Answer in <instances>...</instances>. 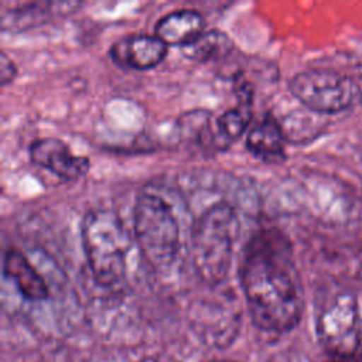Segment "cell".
Listing matches in <instances>:
<instances>
[{"instance_id": "3", "label": "cell", "mask_w": 362, "mask_h": 362, "mask_svg": "<svg viewBox=\"0 0 362 362\" xmlns=\"http://www.w3.org/2000/svg\"><path fill=\"white\" fill-rule=\"evenodd\" d=\"M81 243L90 274L99 286L113 288L124 280L130 236L113 209L90 208L85 212Z\"/></svg>"}, {"instance_id": "15", "label": "cell", "mask_w": 362, "mask_h": 362, "mask_svg": "<svg viewBox=\"0 0 362 362\" xmlns=\"http://www.w3.org/2000/svg\"><path fill=\"white\" fill-rule=\"evenodd\" d=\"M55 3H24L20 4L16 8H11L8 11L1 13V25L3 30L14 28L18 25V28H27L33 27L35 23L44 21L48 14H51L54 10H49V7H54Z\"/></svg>"}, {"instance_id": "13", "label": "cell", "mask_w": 362, "mask_h": 362, "mask_svg": "<svg viewBox=\"0 0 362 362\" xmlns=\"http://www.w3.org/2000/svg\"><path fill=\"white\" fill-rule=\"evenodd\" d=\"M187 58L198 62L218 61L233 49L232 38L221 30H208L191 45L182 48Z\"/></svg>"}, {"instance_id": "2", "label": "cell", "mask_w": 362, "mask_h": 362, "mask_svg": "<svg viewBox=\"0 0 362 362\" xmlns=\"http://www.w3.org/2000/svg\"><path fill=\"white\" fill-rule=\"evenodd\" d=\"M238 233L239 219L228 202L212 204L195 221L189 255L197 276L206 286L216 287L228 277Z\"/></svg>"}, {"instance_id": "18", "label": "cell", "mask_w": 362, "mask_h": 362, "mask_svg": "<svg viewBox=\"0 0 362 362\" xmlns=\"http://www.w3.org/2000/svg\"><path fill=\"white\" fill-rule=\"evenodd\" d=\"M139 362H178V361L165 355H153V356H146Z\"/></svg>"}, {"instance_id": "10", "label": "cell", "mask_w": 362, "mask_h": 362, "mask_svg": "<svg viewBox=\"0 0 362 362\" xmlns=\"http://www.w3.org/2000/svg\"><path fill=\"white\" fill-rule=\"evenodd\" d=\"M281 124L272 113H266L246 134V148L257 160L277 164L286 158V143Z\"/></svg>"}, {"instance_id": "4", "label": "cell", "mask_w": 362, "mask_h": 362, "mask_svg": "<svg viewBox=\"0 0 362 362\" xmlns=\"http://www.w3.org/2000/svg\"><path fill=\"white\" fill-rule=\"evenodd\" d=\"M133 230L144 260L156 270H165L181 249V223L173 204L158 191L141 189L133 209Z\"/></svg>"}, {"instance_id": "11", "label": "cell", "mask_w": 362, "mask_h": 362, "mask_svg": "<svg viewBox=\"0 0 362 362\" xmlns=\"http://www.w3.org/2000/svg\"><path fill=\"white\" fill-rule=\"evenodd\" d=\"M205 33V20L201 13L189 8L174 10L163 16L156 27L154 35L167 47L185 48Z\"/></svg>"}, {"instance_id": "16", "label": "cell", "mask_w": 362, "mask_h": 362, "mask_svg": "<svg viewBox=\"0 0 362 362\" xmlns=\"http://www.w3.org/2000/svg\"><path fill=\"white\" fill-rule=\"evenodd\" d=\"M17 75V66L14 61L4 52L1 51L0 54V83L1 86L10 83Z\"/></svg>"}, {"instance_id": "7", "label": "cell", "mask_w": 362, "mask_h": 362, "mask_svg": "<svg viewBox=\"0 0 362 362\" xmlns=\"http://www.w3.org/2000/svg\"><path fill=\"white\" fill-rule=\"evenodd\" d=\"M242 313L233 294H215L191 305L189 322L197 337L209 346L225 348L238 335Z\"/></svg>"}, {"instance_id": "5", "label": "cell", "mask_w": 362, "mask_h": 362, "mask_svg": "<svg viewBox=\"0 0 362 362\" xmlns=\"http://www.w3.org/2000/svg\"><path fill=\"white\" fill-rule=\"evenodd\" d=\"M315 329L320 342L331 355L358 351L362 321L356 296L348 288H334L322 294L315 310Z\"/></svg>"}, {"instance_id": "14", "label": "cell", "mask_w": 362, "mask_h": 362, "mask_svg": "<svg viewBox=\"0 0 362 362\" xmlns=\"http://www.w3.org/2000/svg\"><path fill=\"white\" fill-rule=\"evenodd\" d=\"M252 120V106L239 105L221 113L215 119V146L228 148L247 129Z\"/></svg>"}, {"instance_id": "9", "label": "cell", "mask_w": 362, "mask_h": 362, "mask_svg": "<svg viewBox=\"0 0 362 362\" xmlns=\"http://www.w3.org/2000/svg\"><path fill=\"white\" fill-rule=\"evenodd\" d=\"M167 49L168 47L154 34H130L110 45L109 57L123 69L146 71L157 66Z\"/></svg>"}, {"instance_id": "6", "label": "cell", "mask_w": 362, "mask_h": 362, "mask_svg": "<svg viewBox=\"0 0 362 362\" xmlns=\"http://www.w3.org/2000/svg\"><path fill=\"white\" fill-rule=\"evenodd\" d=\"M291 95L317 113H339L362 102L361 86L342 74L331 69H305L288 81Z\"/></svg>"}, {"instance_id": "1", "label": "cell", "mask_w": 362, "mask_h": 362, "mask_svg": "<svg viewBox=\"0 0 362 362\" xmlns=\"http://www.w3.org/2000/svg\"><path fill=\"white\" fill-rule=\"evenodd\" d=\"M240 287L253 324L267 332H287L301 320L304 288L290 239L277 228L259 229L247 240Z\"/></svg>"}, {"instance_id": "17", "label": "cell", "mask_w": 362, "mask_h": 362, "mask_svg": "<svg viewBox=\"0 0 362 362\" xmlns=\"http://www.w3.org/2000/svg\"><path fill=\"white\" fill-rule=\"evenodd\" d=\"M325 362H362V351H355L351 354H337L331 355Z\"/></svg>"}, {"instance_id": "12", "label": "cell", "mask_w": 362, "mask_h": 362, "mask_svg": "<svg viewBox=\"0 0 362 362\" xmlns=\"http://www.w3.org/2000/svg\"><path fill=\"white\" fill-rule=\"evenodd\" d=\"M3 274L10 279L27 300H45L49 294L47 281L23 252L10 247L3 256Z\"/></svg>"}, {"instance_id": "8", "label": "cell", "mask_w": 362, "mask_h": 362, "mask_svg": "<svg viewBox=\"0 0 362 362\" xmlns=\"http://www.w3.org/2000/svg\"><path fill=\"white\" fill-rule=\"evenodd\" d=\"M28 156L35 165L66 182L78 181L90 167L88 157L74 154L69 146L57 137L35 139L28 147Z\"/></svg>"}, {"instance_id": "19", "label": "cell", "mask_w": 362, "mask_h": 362, "mask_svg": "<svg viewBox=\"0 0 362 362\" xmlns=\"http://www.w3.org/2000/svg\"><path fill=\"white\" fill-rule=\"evenodd\" d=\"M211 362H233V361H225V359H216V361H211Z\"/></svg>"}]
</instances>
